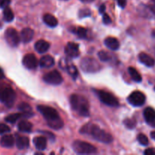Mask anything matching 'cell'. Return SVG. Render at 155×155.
Returning a JSON list of instances; mask_svg holds the SVG:
<instances>
[{"label": "cell", "mask_w": 155, "mask_h": 155, "mask_svg": "<svg viewBox=\"0 0 155 155\" xmlns=\"http://www.w3.org/2000/svg\"><path fill=\"white\" fill-rule=\"evenodd\" d=\"M80 133L81 134L91 135L94 139L104 144H109L113 141L112 135L106 133L95 124H88L84 126L80 130Z\"/></svg>", "instance_id": "1"}, {"label": "cell", "mask_w": 155, "mask_h": 155, "mask_svg": "<svg viewBox=\"0 0 155 155\" xmlns=\"http://www.w3.org/2000/svg\"><path fill=\"white\" fill-rule=\"evenodd\" d=\"M70 104L73 110L81 116L88 117L90 115L89 104L84 97L79 95H72L70 97Z\"/></svg>", "instance_id": "2"}, {"label": "cell", "mask_w": 155, "mask_h": 155, "mask_svg": "<svg viewBox=\"0 0 155 155\" xmlns=\"http://www.w3.org/2000/svg\"><path fill=\"white\" fill-rule=\"evenodd\" d=\"M72 148L74 152L78 154H93L97 152V148L94 145L80 140L73 142Z\"/></svg>", "instance_id": "3"}, {"label": "cell", "mask_w": 155, "mask_h": 155, "mask_svg": "<svg viewBox=\"0 0 155 155\" xmlns=\"http://www.w3.org/2000/svg\"><path fill=\"white\" fill-rule=\"evenodd\" d=\"M15 99H16V94L12 88L5 87L0 89V101L3 103L6 107H12Z\"/></svg>", "instance_id": "4"}, {"label": "cell", "mask_w": 155, "mask_h": 155, "mask_svg": "<svg viewBox=\"0 0 155 155\" xmlns=\"http://www.w3.org/2000/svg\"><path fill=\"white\" fill-rule=\"evenodd\" d=\"M80 67L85 73H96L100 70V64L93 58H84L81 60Z\"/></svg>", "instance_id": "5"}, {"label": "cell", "mask_w": 155, "mask_h": 155, "mask_svg": "<svg viewBox=\"0 0 155 155\" xmlns=\"http://www.w3.org/2000/svg\"><path fill=\"white\" fill-rule=\"evenodd\" d=\"M95 92L100 101L106 105L110 106V107H117L119 104L117 98L109 92L103 90H95Z\"/></svg>", "instance_id": "6"}, {"label": "cell", "mask_w": 155, "mask_h": 155, "mask_svg": "<svg viewBox=\"0 0 155 155\" xmlns=\"http://www.w3.org/2000/svg\"><path fill=\"white\" fill-rule=\"evenodd\" d=\"M127 99L129 104L132 105L135 107H141L145 103L146 98L144 93L139 91H135L129 95Z\"/></svg>", "instance_id": "7"}, {"label": "cell", "mask_w": 155, "mask_h": 155, "mask_svg": "<svg viewBox=\"0 0 155 155\" xmlns=\"http://www.w3.org/2000/svg\"><path fill=\"white\" fill-rule=\"evenodd\" d=\"M5 38L6 39V42H8L10 46L15 47L19 44L20 36L18 35V32L14 28L9 27L5 30Z\"/></svg>", "instance_id": "8"}, {"label": "cell", "mask_w": 155, "mask_h": 155, "mask_svg": "<svg viewBox=\"0 0 155 155\" xmlns=\"http://www.w3.org/2000/svg\"><path fill=\"white\" fill-rule=\"evenodd\" d=\"M43 80L48 84L57 86L62 83L63 79L57 71H53L45 74L43 77Z\"/></svg>", "instance_id": "9"}, {"label": "cell", "mask_w": 155, "mask_h": 155, "mask_svg": "<svg viewBox=\"0 0 155 155\" xmlns=\"http://www.w3.org/2000/svg\"><path fill=\"white\" fill-rule=\"evenodd\" d=\"M37 110L40 112L41 114L43 116V117L46 120V121L53 120L54 118L59 117V114L58 112L55 110L54 108L49 106L45 105H38Z\"/></svg>", "instance_id": "10"}, {"label": "cell", "mask_w": 155, "mask_h": 155, "mask_svg": "<svg viewBox=\"0 0 155 155\" xmlns=\"http://www.w3.org/2000/svg\"><path fill=\"white\" fill-rule=\"evenodd\" d=\"M22 63L24 66L29 70L36 69L38 65L37 59L33 54H26L23 58Z\"/></svg>", "instance_id": "11"}, {"label": "cell", "mask_w": 155, "mask_h": 155, "mask_svg": "<svg viewBox=\"0 0 155 155\" xmlns=\"http://www.w3.org/2000/svg\"><path fill=\"white\" fill-rule=\"evenodd\" d=\"M65 52L70 58L78 57L80 54L78 45L74 42H68L65 48Z\"/></svg>", "instance_id": "12"}, {"label": "cell", "mask_w": 155, "mask_h": 155, "mask_svg": "<svg viewBox=\"0 0 155 155\" xmlns=\"http://www.w3.org/2000/svg\"><path fill=\"white\" fill-rule=\"evenodd\" d=\"M144 117L146 123L150 127H155V110L152 107H146L144 110Z\"/></svg>", "instance_id": "13"}, {"label": "cell", "mask_w": 155, "mask_h": 155, "mask_svg": "<svg viewBox=\"0 0 155 155\" xmlns=\"http://www.w3.org/2000/svg\"><path fill=\"white\" fill-rule=\"evenodd\" d=\"M33 36H34V31L31 28H29V27H26V28L23 29L21 32V40L24 43H27V42H30L33 39Z\"/></svg>", "instance_id": "14"}, {"label": "cell", "mask_w": 155, "mask_h": 155, "mask_svg": "<svg viewBox=\"0 0 155 155\" xmlns=\"http://www.w3.org/2000/svg\"><path fill=\"white\" fill-rule=\"evenodd\" d=\"M138 59H139L141 63L146 65L147 67H153L155 64L154 59L144 52L140 53L139 55H138Z\"/></svg>", "instance_id": "15"}, {"label": "cell", "mask_w": 155, "mask_h": 155, "mask_svg": "<svg viewBox=\"0 0 155 155\" xmlns=\"http://www.w3.org/2000/svg\"><path fill=\"white\" fill-rule=\"evenodd\" d=\"M30 145V140L27 136H18L16 138V146L19 150H25Z\"/></svg>", "instance_id": "16"}, {"label": "cell", "mask_w": 155, "mask_h": 155, "mask_svg": "<svg viewBox=\"0 0 155 155\" xmlns=\"http://www.w3.org/2000/svg\"><path fill=\"white\" fill-rule=\"evenodd\" d=\"M34 48L38 53H45L50 48V43L43 39H40L35 43Z\"/></svg>", "instance_id": "17"}, {"label": "cell", "mask_w": 155, "mask_h": 155, "mask_svg": "<svg viewBox=\"0 0 155 155\" xmlns=\"http://www.w3.org/2000/svg\"><path fill=\"white\" fill-rule=\"evenodd\" d=\"M15 144V139L12 135H5L0 139V145L4 148H12Z\"/></svg>", "instance_id": "18"}, {"label": "cell", "mask_w": 155, "mask_h": 155, "mask_svg": "<svg viewBox=\"0 0 155 155\" xmlns=\"http://www.w3.org/2000/svg\"><path fill=\"white\" fill-rule=\"evenodd\" d=\"M33 144L39 151H43L46 148V139L44 136H37L33 139Z\"/></svg>", "instance_id": "19"}, {"label": "cell", "mask_w": 155, "mask_h": 155, "mask_svg": "<svg viewBox=\"0 0 155 155\" xmlns=\"http://www.w3.org/2000/svg\"><path fill=\"white\" fill-rule=\"evenodd\" d=\"M104 43L107 48L111 50H117L119 48V42L118 39L115 37H107L105 39Z\"/></svg>", "instance_id": "20"}, {"label": "cell", "mask_w": 155, "mask_h": 155, "mask_svg": "<svg viewBox=\"0 0 155 155\" xmlns=\"http://www.w3.org/2000/svg\"><path fill=\"white\" fill-rule=\"evenodd\" d=\"M54 58L50 55L43 56L40 58V65L43 68H51L54 65Z\"/></svg>", "instance_id": "21"}, {"label": "cell", "mask_w": 155, "mask_h": 155, "mask_svg": "<svg viewBox=\"0 0 155 155\" xmlns=\"http://www.w3.org/2000/svg\"><path fill=\"white\" fill-rule=\"evenodd\" d=\"M43 22L50 27H55L58 25V21L55 16L51 14H46L43 17Z\"/></svg>", "instance_id": "22"}, {"label": "cell", "mask_w": 155, "mask_h": 155, "mask_svg": "<svg viewBox=\"0 0 155 155\" xmlns=\"http://www.w3.org/2000/svg\"><path fill=\"white\" fill-rule=\"evenodd\" d=\"M47 124H48L49 127L50 128L53 129V130H59V129L62 128V127H63V121L61 119L60 117L48 120Z\"/></svg>", "instance_id": "23"}, {"label": "cell", "mask_w": 155, "mask_h": 155, "mask_svg": "<svg viewBox=\"0 0 155 155\" xmlns=\"http://www.w3.org/2000/svg\"><path fill=\"white\" fill-rule=\"evenodd\" d=\"M18 128L19 131L23 132V133H30L31 132L33 126L31 123L27 120H22L18 124Z\"/></svg>", "instance_id": "24"}, {"label": "cell", "mask_w": 155, "mask_h": 155, "mask_svg": "<svg viewBox=\"0 0 155 155\" xmlns=\"http://www.w3.org/2000/svg\"><path fill=\"white\" fill-rule=\"evenodd\" d=\"M128 71H129V74H130L131 77H132V79L134 81L136 82V83H140L142 80L141 74L137 71V70L135 68L130 67V68H129Z\"/></svg>", "instance_id": "25"}, {"label": "cell", "mask_w": 155, "mask_h": 155, "mask_svg": "<svg viewBox=\"0 0 155 155\" xmlns=\"http://www.w3.org/2000/svg\"><path fill=\"white\" fill-rule=\"evenodd\" d=\"M3 18H4V20L6 22H11V21H13L14 13L9 6L4 8V10H3Z\"/></svg>", "instance_id": "26"}, {"label": "cell", "mask_w": 155, "mask_h": 155, "mask_svg": "<svg viewBox=\"0 0 155 155\" xmlns=\"http://www.w3.org/2000/svg\"><path fill=\"white\" fill-rule=\"evenodd\" d=\"M72 32L74 33H75L79 38L81 39H85L87 38V35H88V30L84 28V27H75L74 29H73Z\"/></svg>", "instance_id": "27"}, {"label": "cell", "mask_w": 155, "mask_h": 155, "mask_svg": "<svg viewBox=\"0 0 155 155\" xmlns=\"http://www.w3.org/2000/svg\"><path fill=\"white\" fill-rule=\"evenodd\" d=\"M98 57L102 61H109L112 59V54L106 51H100L98 52Z\"/></svg>", "instance_id": "28"}, {"label": "cell", "mask_w": 155, "mask_h": 155, "mask_svg": "<svg viewBox=\"0 0 155 155\" xmlns=\"http://www.w3.org/2000/svg\"><path fill=\"white\" fill-rule=\"evenodd\" d=\"M21 117H22V114H10L6 117L5 121L8 123H10V124H15Z\"/></svg>", "instance_id": "29"}, {"label": "cell", "mask_w": 155, "mask_h": 155, "mask_svg": "<svg viewBox=\"0 0 155 155\" xmlns=\"http://www.w3.org/2000/svg\"><path fill=\"white\" fill-rule=\"evenodd\" d=\"M67 71H68V74H70L71 77H73L74 79L76 78V77L78 74V70L76 68V67L73 64H69L66 67Z\"/></svg>", "instance_id": "30"}, {"label": "cell", "mask_w": 155, "mask_h": 155, "mask_svg": "<svg viewBox=\"0 0 155 155\" xmlns=\"http://www.w3.org/2000/svg\"><path fill=\"white\" fill-rule=\"evenodd\" d=\"M137 139H138V142L141 145L146 146V145H148V139H147V137L144 134H142V133L138 134V136H137Z\"/></svg>", "instance_id": "31"}, {"label": "cell", "mask_w": 155, "mask_h": 155, "mask_svg": "<svg viewBox=\"0 0 155 155\" xmlns=\"http://www.w3.org/2000/svg\"><path fill=\"white\" fill-rule=\"evenodd\" d=\"M18 109L21 111H22L23 113H30V112H32L31 107L28 104H27V103H21L18 105Z\"/></svg>", "instance_id": "32"}, {"label": "cell", "mask_w": 155, "mask_h": 155, "mask_svg": "<svg viewBox=\"0 0 155 155\" xmlns=\"http://www.w3.org/2000/svg\"><path fill=\"white\" fill-rule=\"evenodd\" d=\"M124 124L127 128L134 129L136 125V122L133 119H126L124 120Z\"/></svg>", "instance_id": "33"}, {"label": "cell", "mask_w": 155, "mask_h": 155, "mask_svg": "<svg viewBox=\"0 0 155 155\" xmlns=\"http://www.w3.org/2000/svg\"><path fill=\"white\" fill-rule=\"evenodd\" d=\"M91 15V12L90 9L88 8H83L81 9L79 12V17L80 18H86V17H89Z\"/></svg>", "instance_id": "34"}, {"label": "cell", "mask_w": 155, "mask_h": 155, "mask_svg": "<svg viewBox=\"0 0 155 155\" xmlns=\"http://www.w3.org/2000/svg\"><path fill=\"white\" fill-rule=\"evenodd\" d=\"M9 132H10V128H9V126L4 124H0V135L9 133Z\"/></svg>", "instance_id": "35"}, {"label": "cell", "mask_w": 155, "mask_h": 155, "mask_svg": "<svg viewBox=\"0 0 155 155\" xmlns=\"http://www.w3.org/2000/svg\"><path fill=\"white\" fill-rule=\"evenodd\" d=\"M148 8L150 12L155 15V0H150L148 5Z\"/></svg>", "instance_id": "36"}, {"label": "cell", "mask_w": 155, "mask_h": 155, "mask_svg": "<svg viewBox=\"0 0 155 155\" xmlns=\"http://www.w3.org/2000/svg\"><path fill=\"white\" fill-rule=\"evenodd\" d=\"M103 21L105 24H111V22H112V20H111L110 17H109L107 14L103 13Z\"/></svg>", "instance_id": "37"}, {"label": "cell", "mask_w": 155, "mask_h": 155, "mask_svg": "<svg viewBox=\"0 0 155 155\" xmlns=\"http://www.w3.org/2000/svg\"><path fill=\"white\" fill-rule=\"evenodd\" d=\"M11 0H0V7L2 8H5L9 6V3H10Z\"/></svg>", "instance_id": "38"}, {"label": "cell", "mask_w": 155, "mask_h": 155, "mask_svg": "<svg viewBox=\"0 0 155 155\" xmlns=\"http://www.w3.org/2000/svg\"><path fill=\"white\" fill-rule=\"evenodd\" d=\"M144 154L145 155H155V148H148L144 151Z\"/></svg>", "instance_id": "39"}, {"label": "cell", "mask_w": 155, "mask_h": 155, "mask_svg": "<svg viewBox=\"0 0 155 155\" xmlns=\"http://www.w3.org/2000/svg\"><path fill=\"white\" fill-rule=\"evenodd\" d=\"M118 5L122 8H124L126 5V0H117Z\"/></svg>", "instance_id": "40"}, {"label": "cell", "mask_w": 155, "mask_h": 155, "mask_svg": "<svg viewBox=\"0 0 155 155\" xmlns=\"http://www.w3.org/2000/svg\"><path fill=\"white\" fill-rule=\"evenodd\" d=\"M105 9H106V5H101L100 6V8H99V12H100V14H103L105 12Z\"/></svg>", "instance_id": "41"}, {"label": "cell", "mask_w": 155, "mask_h": 155, "mask_svg": "<svg viewBox=\"0 0 155 155\" xmlns=\"http://www.w3.org/2000/svg\"><path fill=\"white\" fill-rule=\"evenodd\" d=\"M150 137H151L153 140H155V131L152 132V133H150Z\"/></svg>", "instance_id": "42"}, {"label": "cell", "mask_w": 155, "mask_h": 155, "mask_svg": "<svg viewBox=\"0 0 155 155\" xmlns=\"http://www.w3.org/2000/svg\"><path fill=\"white\" fill-rule=\"evenodd\" d=\"M3 77H4V74H3V71H2V69L0 68V80L2 79Z\"/></svg>", "instance_id": "43"}, {"label": "cell", "mask_w": 155, "mask_h": 155, "mask_svg": "<svg viewBox=\"0 0 155 155\" xmlns=\"http://www.w3.org/2000/svg\"><path fill=\"white\" fill-rule=\"evenodd\" d=\"M81 1L83 2H92L94 0H81Z\"/></svg>", "instance_id": "44"}, {"label": "cell", "mask_w": 155, "mask_h": 155, "mask_svg": "<svg viewBox=\"0 0 155 155\" xmlns=\"http://www.w3.org/2000/svg\"><path fill=\"white\" fill-rule=\"evenodd\" d=\"M154 90H155V87H154Z\"/></svg>", "instance_id": "45"}]
</instances>
